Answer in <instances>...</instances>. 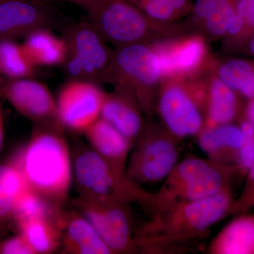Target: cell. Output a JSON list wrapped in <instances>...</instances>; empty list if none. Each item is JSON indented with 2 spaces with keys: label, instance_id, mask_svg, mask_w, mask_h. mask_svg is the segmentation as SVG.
Masks as SVG:
<instances>
[{
  "label": "cell",
  "instance_id": "6da1fadb",
  "mask_svg": "<svg viewBox=\"0 0 254 254\" xmlns=\"http://www.w3.org/2000/svg\"><path fill=\"white\" fill-rule=\"evenodd\" d=\"M234 201L229 188L205 199L178 203L156 212L135 233L137 251L153 253L203 237L230 214Z\"/></svg>",
  "mask_w": 254,
  "mask_h": 254
},
{
  "label": "cell",
  "instance_id": "7a4b0ae2",
  "mask_svg": "<svg viewBox=\"0 0 254 254\" xmlns=\"http://www.w3.org/2000/svg\"><path fill=\"white\" fill-rule=\"evenodd\" d=\"M65 130L33 125L27 144L14 157L28 187L65 208L72 183V156Z\"/></svg>",
  "mask_w": 254,
  "mask_h": 254
},
{
  "label": "cell",
  "instance_id": "3957f363",
  "mask_svg": "<svg viewBox=\"0 0 254 254\" xmlns=\"http://www.w3.org/2000/svg\"><path fill=\"white\" fill-rule=\"evenodd\" d=\"M86 12L88 21L116 48L150 46L185 34L175 22L153 19L128 0H93Z\"/></svg>",
  "mask_w": 254,
  "mask_h": 254
},
{
  "label": "cell",
  "instance_id": "277c9868",
  "mask_svg": "<svg viewBox=\"0 0 254 254\" xmlns=\"http://www.w3.org/2000/svg\"><path fill=\"white\" fill-rule=\"evenodd\" d=\"M237 173V166L223 165L209 158L184 159L178 162L154 193L155 213L178 203L218 194L231 188L232 178Z\"/></svg>",
  "mask_w": 254,
  "mask_h": 254
},
{
  "label": "cell",
  "instance_id": "5b68a950",
  "mask_svg": "<svg viewBox=\"0 0 254 254\" xmlns=\"http://www.w3.org/2000/svg\"><path fill=\"white\" fill-rule=\"evenodd\" d=\"M72 163L78 195L123 204L137 203L155 213L154 193L142 189L127 175L118 173L89 146L76 150Z\"/></svg>",
  "mask_w": 254,
  "mask_h": 254
},
{
  "label": "cell",
  "instance_id": "8992f818",
  "mask_svg": "<svg viewBox=\"0 0 254 254\" xmlns=\"http://www.w3.org/2000/svg\"><path fill=\"white\" fill-rule=\"evenodd\" d=\"M157 102L165 127L174 136L199 135L205 126L208 82L163 78Z\"/></svg>",
  "mask_w": 254,
  "mask_h": 254
},
{
  "label": "cell",
  "instance_id": "52a82bcc",
  "mask_svg": "<svg viewBox=\"0 0 254 254\" xmlns=\"http://www.w3.org/2000/svg\"><path fill=\"white\" fill-rule=\"evenodd\" d=\"M163 80L160 59L149 45H129L114 50L108 83L128 86L148 118L156 106Z\"/></svg>",
  "mask_w": 254,
  "mask_h": 254
},
{
  "label": "cell",
  "instance_id": "ba28073f",
  "mask_svg": "<svg viewBox=\"0 0 254 254\" xmlns=\"http://www.w3.org/2000/svg\"><path fill=\"white\" fill-rule=\"evenodd\" d=\"M66 54L62 65L68 80L108 83L114 50L89 21L67 24L63 30Z\"/></svg>",
  "mask_w": 254,
  "mask_h": 254
},
{
  "label": "cell",
  "instance_id": "9c48e42d",
  "mask_svg": "<svg viewBox=\"0 0 254 254\" xmlns=\"http://www.w3.org/2000/svg\"><path fill=\"white\" fill-rule=\"evenodd\" d=\"M176 136L155 125H146L133 145L127 177L136 185L164 181L179 162Z\"/></svg>",
  "mask_w": 254,
  "mask_h": 254
},
{
  "label": "cell",
  "instance_id": "30bf717a",
  "mask_svg": "<svg viewBox=\"0 0 254 254\" xmlns=\"http://www.w3.org/2000/svg\"><path fill=\"white\" fill-rule=\"evenodd\" d=\"M71 201L73 208L93 225L113 254L138 252L129 205L92 199L79 195Z\"/></svg>",
  "mask_w": 254,
  "mask_h": 254
},
{
  "label": "cell",
  "instance_id": "8fae6325",
  "mask_svg": "<svg viewBox=\"0 0 254 254\" xmlns=\"http://www.w3.org/2000/svg\"><path fill=\"white\" fill-rule=\"evenodd\" d=\"M105 92L100 85L68 80L56 98L60 123L65 131L76 134L85 131L100 118Z\"/></svg>",
  "mask_w": 254,
  "mask_h": 254
},
{
  "label": "cell",
  "instance_id": "7c38bea8",
  "mask_svg": "<svg viewBox=\"0 0 254 254\" xmlns=\"http://www.w3.org/2000/svg\"><path fill=\"white\" fill-rule=\"evenodd\" d=\"M67 25L53 4L37 0L0 3V39L24 38L41 28L63 31Z\"/></svg>",
  "mask_w": 254,
  "mask_h": 254
},
{
  "label": "cell",
  "instance_id": "4fadbf2b",
  "mask_svg": "<svg viewBox=\"0 0 254 254\" xmlns=\"http://www.w3.org/2000/svg\"><path fill=\"white\" fill-rule=\"evenodd\" d=\"M1 89L10 105L33 125L65 130L60 121L56 98L45 83L32 77L6 78Z\"/></svg>",
  "mask_w": 254,
  "mask_h": 254
},
{
  "label": "cell",
  "instance_id": "5bb4252c",
  "mask_svg": "<svg viewBox=\"0 0 254 254\" xmlns=\"http://www.w3.org/2000/svg\"><path fill=\"white\" fill-rule=\"evenodd\" d=\"M206 41L199 34L190 33L150 45L160 59L163 78H195L210 63Z\"/></svg>",
  "mask_w": 254,
  "mask_h": 254
},
{
  "label": "cell",
  "instance_id": "9a60e30c",
  "mask_svg": "<svg viewBox=\"0 0 254 254\" xmlns=\"http://www.w3.org/2000/svg\"><path fill=\"white\" fill-rule=\"evenodd\" d=\"M143 112L133 92L128 86L115 85V89L105 93L100 118L116 128L134 144L144 130Z\"/></svg>",
  "mask_w": 254,
  "mask_h": 254
},
{
  "label": "cell",
  "instance_id": "2e32d148",
  "mask_svg": "<svg viewBox=\"0 0 254 254\" xmlns=\"http://www.w3.org/2000/svg\"><path fill=\"white\" fill-rule=\"evenodd\" d=\"M60 227L61 253L113 254L93 225L76 209H64Z\"/></svg>",
  "mask_w": 254,
  "mask_h": 254
},
{
  "label": "cell",
  "instance_id": "e0dca14e",
  "mask_svg": "<svg viewBox=\"0 0 254 254\" xmlns=\"http://www.w3.org/2000/svg\"><path fill=\"white\" fill-rule=\"evenodd\" d=\"M88 145L118 173L127 175L133 143L111 125L100 118L85 131Z\"/></svg>",
  "mask_w": 254,
  "mask_h": 254
},
{
  "label": "cell",
  "instance_id": "ac0fdd59",
  "mask_svg": "<svg viewBox=\"0 0 254 254\" xmlns=\"http://www.w3.org/2000/svg\"><path fill=\"white\" fill-rule=\"evenodd\" d=\"M243 134L240 125L232 123L203 129L198 145L208 158L216 163L237 166Z\"/></svg>",
  "mask_w": 254,
  "mask_h": 254
},
{
  "label": "cell",
  "instance_id": "d6986e66",
  "mask_svg": "<svg viewBox=\"0 0 254 254\" xmlns=\"http://www.w3.org/2000/svg\"><path fill=\"white\" fill-rule=\"evenodd\" d=\"M210 254H254V214L243 213L219 232L209 245Z\"/></svg>",
  "mask_w": 254,
  "mask_h": 254
},
{
  "label": "cell",
  "instance_id": "ffe728a7",
  "mask_svg": "<svg viewBox=\"0 0 254 254\" xmlns=\"http://www.w3.org/2000/svg\"><path fill=\"white\" fill-rule=\"evenodd\" d=\"M212 75L208 81V102L203 129L232 123L241 113L237 92L220 81L215 73Z\"/></svg>",
  "mask_w": 254,
  "mask_h": 254
},
{
  "label": "cell",
  "instance_id": "44dd1931",
  "mask_svg": "<svg viewBox=\"0 0 254 254\" xmlns=\"http://www.w3.org/2000/svg\"><path fill=\"white\" fill-rule=\"evenodd\" d=\"M21 45L28 59L36 67L62 66L66 58L64 40L48 28L32 32L25 37Z\"/></svg>",
  "mask_w": 254,
  "mask_h": 254
},
{
  "label": "cell",
  "instance_id": "7402d4cb",
  "mask_svg": "<svg viewBox=\"0 0 254 254\" xmlns=\"http://www.w3.org/2000/svg\"><path fill=\"white\" fill-rule=\"evenodd\" d=\"M61 216L30 219L14 224L18 233L26 239L35 254H50L60 250Z\"/></svg>",
  "mask_w": 254,
  "mask_h": 254
},
{
  "label": "cell",
  "instance_id": "603a6c76",
  "mask_svg": "<svg viewBox=\"0 0 254 254\" xmlns=\"http://www.w3.org/2000/svg\"><path fill=\"white\" fill-rule=\"evenodd\" d=\"M28 187L14 159L0 165V230L13 221L17 200Z\"/></svg>",
  "mask_w": 254,
  "mask_h": 254
},
{
  "label": "cell",
  "instance_id": "cb8c5ba5",
  "mask_svg": "<svg viewBox=\"0 0 254 254\" xmlns=\"http://www.w3.org/2000/svg\"><path fill=\"white\" fill-rule=\"evenodd\" d=\"M215 74L229 88L247 99L254 98V62L228 60L216 64Z\"/></svg>",
  "mask_w": 254,
  "mask_h": 254
},
{
  "label": "cell",
  "instance_id": "d4e9b609",
  "mask_svg": "<svg viewBox=\"0 0 254 254\" xmlns=\"http://www.w3.org/2000/svg\"><path fill=\"white\" fill-rule=\"evenodd\" d=\"M36 69L22 45L13 40L0 39V76L7 79L33 77Z\"/></svg>",
  "mask_w": 254,
  "mask_h": 254
},
{
  "label": "cell",
  "instance_id": "484cf974",
  "mask_svg": "<svg viewBox=\"0 0 254 254\" xmlns=\"http://www.w3.org/2000/svg\"><path fill=\"white\" fill-rule=\"evenodd\" d=\"M64 208L28 187L17 200L13 222L15 223L38 218H59Z\"/></svg>",
  "mask_w": 254,
  "mask_h": 254
},
{
  "label": "cell",
  "instance_id": "4316f807",
  "mask_svg": "<svg viewBox=\"0 0 254 254\" xmlns=\"http://www.w3.org/2000/svg\"><path fill=\"white\" fill-rule=\"evenodd\" d=\"M150 18L165 22H175L187 16L193 8L192 0H128Z\"/></svg>",
  "mask_w": 254,
  "mask_h": 254
},
{
  "label": "cell",
  "instance_id": "83f0119b",
  "mask_svg": "<svg viewBox=\"0 0 254 254\" xmlns=\"http://www.w3.org/2000/svg\"><path fill=\"white\" fill-rule=\"evenodd\" d=\"M240 127L243 134V141L237 168L238 173L247 175L254 163V127L242 117L240 119Z\"/></svg>",
  "mask_w": 254,
  "mask_h": 254
},
{
  "label": "cell",
  "instance_id": "f1b7e54d",
  "mask_svg": "<svg viewBox=\"0 0 254 254\" xmlns=\"http://www.w3.org/2000/svg\"><path fill=\"white\" fill-rule=\"evenodd\" d=\"M236 0H196L193 5L191 12L189 14V28L187 34L191 33L195 28L205 18L214 13L229 6L235 5Z\"/></svg>",
  "mask_w": 254,
  "mask_h": 254
},
{
  "label": "cell",
  "instance_id": "f546056e",
  "mask_svg": "<svg viewBox=\"0 0 254 254\" xmlns=\"http://www.w3.org/2000/svg\"><path fill=\"white\" fill-rule=\"evenodd\" d=\"M235 14L243 21L244 36L247 44L254 33V0H236Z\"/></svg>",
  "mask_w": 254,
  "mask_h": 254
},
{
  "label": "cell",
  "instance_id": "4dcf8cb0",
  "mask_svg": "<svg viewBox=\"0 0 254 254\" xmlns=\"http://www.w3.org/2000/svg\"><path fill=\"white\" fill-rule=\"evenodd\" d=\"M0 254H36L26 239L18 233L0 242Z\"/></svg>",
  "mask_w": 254,
  "mask_h": 254
},
{
  "label": "cell",
  "instance_id": "1f68e13d",
  "mask_svg": "<svg viewBox=\"0 0 254 254\" xmlns=\"http://www.w3.org/2000/svg\"><path fill=\"white\" fill-rule=\"evenodd\" d=\"M254 208V188L248 194L239 197L234 201L230 214L240 215L247 213L251 208Z\"/></svg>",
  "mask_w": 254,
  "mask_h": 254
},
{
  "label": "cell",
  "instance_id": "d6a6232c",
  "mask_svg": "<svg viewBox=\"0 0 254 254\" xmlns=\"http://www.w3.org/2000/svg\"><path fill=\"white\" fill-rule=\"evenodd\" d=\"M242 118H245L254 127V98L249 100V103L244 110Z\"/></svg>",
  "mask_w": 254,
  "mask_h": 254
},
{
  "label": "cell",
  "instance_id": "836d02e7",
  "mask_svg": "<svg viewBox=\"0 0 254 254\" xmlns=\"http://www.w3.org/2000/svg\"><path fill=\"white\" fill-rule=\"evenodd\" d=\"M242 52H245L247 55H250L254 58V33L247 41Z\"/></svg>",
  "mask_w": 254,
  "mask_h": 254
},
{
  "label": "cell",
  "instance_id": "e575fe53",
  "mask_svg": "<svg viewBox=\"0 0 254 254\" xmlns=\"http://www.w3.org/2000/svg\"><path fill=\"white\" fill-rule=\"evenodd\" d=\"M65 1L72 3V4L79 6L80 8H82L86 11L91 6L93 0H65Z\"/></svg>",
  "mask_w": 254,
  "mask_h": 254
},
{
  "label": "cell",
  "instance_id": "d590c367",
  "mask_svg": "<svg viewBox=\"0 0 254 254\" xmlns=\"http://www.w3.org/2000/svg\"><path fill=\"white\" fill-rule=\"evenodd\" d=\"M4 136V120H3L2 110L0 105V149L3 145Z\"/></svg>",
  "mask_w": 254,
  "mask_h": 254
},
{
  "label": "cell",
  "instance_id": "8d00e7d4",
  "mask_svg": "<svg viewBox=\"0 0 254 254\" xmlns=\"http://www.w3.org/2000/svg\"><path fill=\"white\" fill-rule=\"evenodd\" d=\"M6 1V0H0V3L2 1ZM37 1H45V2L50 3V4H53L55 2V0H37Z\"/></svg>",
  "mask_w": 254,
  "mask_h": 254
},
{
  "label": "cell",
  "instance_id": "74e56055",
  "mask_svg": "<svg viewBox=\"0 0 254 254\" xmlns=\"http://www.w3.org/2000/svg\"><path fill=\"white\" fill-rule=\"evenodd\" d=\"M3 96L2 89H1V83H0V97Z\"/></svg>",
  "mask_w": 254,
  "mask_h": 254
}]
</instances>
